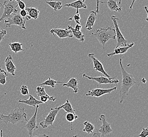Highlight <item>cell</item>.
I'll list each match as a JSON object with an SVG mask.
<instances>
[{
    "mask_svg": "<svg viewBox=\"0 0 148 137\" xmlns=\"http://www.w3.org/2000/svg\"><path fill=\"white\" fill-rule=\"evenodd\" d=\"M120 66L123 76L122 84L120 90V103H123L124 100L128 95L129 90L136 84L138 83L134 78V76L132 74H130L125 71L122 63V58L120 59Z\"/></svg>",
    "mask_w": 148,
    "mask_h": 137,
    "instance_id": "cell-1",
    "label": "cell"
},
{
    "mask_svg": "<svg viewBox=\"0 0 148 137\" xmlns=\"http://www.w3.org/2000/svg\"><path fill=\"white\" fill-rule=\"evenodd\" d=\"M0 120L3 121L5 125L10 123L12 125H19L27 121V114L25 112V109L17 106L12 110L9 114H0Z\"/></svg>",
    "mask_w": 148,
    "mask_h": 137,
    "instance_id": "cell-2",
    "label": "cell"
},
{
    "mask_svg": "<svg viewBox=\"0 0 148 137\" xmlns=\"http://www.w3.org/2000/svg\"><path fill=\"white\" fill-rule=\"evenodd\" d=\"M111 26L108 28H102L97 29L91 34L96 37L99 43L103 46V49L105 50V46L110 39L114 40L116 39V32L114 29Z\"/></svg>",
    "mask_w": 148,
    "mask_h": 137,
    "instance_id": "cell-3",
    "label": "cell"
},
{
    "mask_svg": "<svg viewBox=\"0 0 148 137\" xmlns=\"http://www.w3.org/2000/svg\"><path fill=\"white\" fill-rule=\"evenodd\" d=\"M0 4L2 6L4 9L3 14L0 18V22L5 20L6 18L10 17L12 15L18 12L17 4L15 0L5 1L3 5L1 3H0Z\"/></svg>",
    "mask_w": 148,
    "mask_h": 137,
    "instance_id": "cell-4",
    "label": "cell"
},
{
    "mask_svg": "<svg viewBox=\"0 0 148 137\" xmlns=\"http://www.w3.org/2000/svg\"><path fill=\"white\" fill-rule=\"evenodd\" d=\"M25 17H22L18 13H14L4 20L6 28H10L12 25L19 26L21 29L26 30Z\"/></svg>",
    "mask_w": 148,
    "mask_h": 137,
    "instance_id": "cell-5",
    "label": "cell"
},
{
    "mask_svg": "<svg viewBox=\"0 0 148 137\" xmlns=\"http://www.w3.org/2000/svg\"><path fill=\"white\" fill-rule=\"evenodd\" d=\"M60 109V107L54 108H51V111L49 112V114L40 122V126L42 127V128H47L49 126H52L54 127L53 123L54 122L56 117Z\"/></svg>",
    "mask_w": 148,
    "mask_h": 137,
    "instance_id": "cell-6",
    "label": "cell"
},
{
    "mask_svg": "<svg viewBox=\"0 0 148 137\" xmlns=\"http://www.w3.org/2000/svg\"><path fill=\"white\" fill-rule=\"evenodd\" d=\"M111 20L114 23V30L116 32V37H117V43L116 48L117 47H121V46H125L127 45V40L125 39L123 37V34L120 30L119 26L118 24V20L119 18L114 15L111 16Z\"/></svg>",
    "mask_w": 148,
    "mask_h": 137,
    "instance_id": "cell-7",
    "label": "cell"
},
{
    "mask_svg": "<svg viewBox=\"0 0 148 137\" xmlns=\"http://www.w3.org/2000/svg\"><path fill=\"white\" fill-rule=\"evenodd\" d=\"M38 108L39 106H36L34 114L29 120H27L26 124L24 126V128L27 130L29 136L31 137L32 136L34 131L38 129V126L37 124V113Z\"/></svg>",
    "mask_w": 148,
    "mask_h": 137,
    "instance_id": "cell-8",
    "label": "cell"
},
{
    "mask_svg": "<svg viewBox=\"0 0 148 137\" xmlns=\"http://www.w3.org/2000/svg\"><path fill=\"white\" fill-rule=\"evenodd\" d=\"M99 120L102 122V125L98 129V131L101 137H108L112 132L110 124L106 121V116L104 114H101L99 117Z\"/></svg>",
    "mask_w": 148,
    "mask_h": 137,
    "instance_id": "cell-9",
    "label": "cell"
},
{
    "mask_svg": "<svg viewBox=\"0 0 148 137\" xmlns=\"http://www.w3.org/2000/svg\"><path fill=\"white\" fill-rule=\"evenodd\" d=\"M83 77L84 78H87L89 80H92L95 81L98 83V86H99L100 85L103 84H118L119 83V80H112V79H109L108 77H105L103 76H100V77H89L88 75H87V74L84 73L83 74Z\"/></svg>",
    "mask_w": 148,
    "mask_h": 137,
    "instance_id": "cell-10",
    "label": "cell"
},
{
    "mask_svg": "<svg viewBox=\"0 0 148 137\" xmlns=\"http://www.w3.org/2000/svg\"><path fill=\"white\" fill-rule=\"evenodd\" d=\"M117 89V86L110 89H94L89 90L87 93H86L85 95L94 97H100L106 94H110L112 92L116 91Z\"/></svg>",
    "mask_w": 148,
    "mask_h": 137,
    "instance_id": "cell-11",
    "label": "cell"
},
{
    "mask_svg": "<svg viewBox=\"0 0 148 137\" xmlns=\"http://www.w3.org/2000/svg\"><path fill=\"white\" fill-rule=\"evenodd\" d=\"M88 57L89 58H90L94 64V70L96 71L99 72L100 73H101L102 74L105 75L106 77H108L109 79H113L114 77H111L105 71V69L103 68L102 63L100 62L99 60L95 57V54L94 53H89L88 55Z\"/></svg>",
    "mask_w": 148,
    "mask_h": 137,
    "instance_id": "cell-12",
    "label": "cell"
},
{
    "mask_svg": "<svg viewBox=\"0 0 148 137\" xmlns=\"http://www.w3.org/2000/svg\"><path fill=\"white\" fill-rule=\"evenodd\" d=\"M71 30L69 31V29L67 28L66 29H57L54 28L52 29L50 31V33L52 34L53 35H56L60 39H65L66 37H73V35H71Z\"/></svg>",
    "mask_w": 148,
    "mask_h": 137,
    "instance_id": "cell-13",
    "label": "cell"
},
{
    "mask_svg": "<svg viewBox=\"0 0 148 137\" xmlns=\"http://www.w3.org/2000/svg\"><path fill=\"white\" fill-rule=\"evenodd\" d=\"M4 64L8 72L11 74L13 76H15V72L16 70V68L13 62V57L11 55H9L5 59Z\"/></svg>",
    "mask_w": 148,
    "mask_h": 137,
    "instance_id": "cell-14",
    "label": "cell"
},
{
    "mask_svg": "<svg viewBox=\"0 0 148 137\" xmlns=\"http://www.w3.org/2000/svg\"><path fill=\"white\" fill-rule=\"evenodd\" d=\"M134 46V43L132 42L129 44H127L125 46L117 47L114 49V52L107 54V56L109 57H112L115 55H118V54L121 55V54H125L128 51L129 49H130Z\"/></svg>",
    "mask_w": 148,
    "mask_h": 137,
    "instance_id": "cell-15",
    "label": "cell"
},
{
    "mask_svg": "<svg viewBox=\"0 0 148 137\" xmlns=\"http://www.w3.org/2000/svg\"><path fill=\"white\" fill-rule=\"evenodd\" d=\"M97 12L91 11L90 12V15L87 20L85 25V28L88 31H92V27L94 26L95 21L97 19Z\"/></svg>",
    "mask_w": 148,
    "mask_h": 137,
    "instance_id": "cell-16",
    "label": "cell"
},
{
    "mask_svg": "<svg viewBox=\"0 0 148 137\" xmlns=\"http://www.w3.org/2000/svg\"><path fill=\"white\" fill-rule=\"evenodd\" d=\"M19 103L25 104L27 106L31 107H36V106L40 104H43V103L39 100H37L32 95H29V99H24V100H19L18 101Z\"/></svg>",
    "mask_w": 148,
    "mask_h": 137,
    "instance_id": "cell-17",
    "label": "cell"
},
{
    "mask_svg": "<svg viewBox=\"0 0 148 137\" xmlns=\"http://www.w3.org/2000/svg\"><path fill=\"white\" fill-rule=\"evenodd\" d=\"M85 0H77L71 3L65 4V6L67 7H71L76 9V11H79V9H86L87 6L85 3Z\"/></svg>",
    "mask_w": 148,
    "mask_h": 137,
    "instance_id": "cell-18",
    "label": "cell"
},
{
    "mask_svg": "<svg viewBox=\"0 0 148 137\" xmlns=\"http://www.w3.org/2000/svg\"><path fill=\"white\" fill-rule=\"evenodd\" d=\"M78 83V81L75 77H71L68 82L63 83L62 86H67L68 88L72 89L73 90V92L75 93H77L79 91Z\"/></svg>",
    "mask_w": 148,
    "mask_h": 137,
    "instance_id": "cell-19",
    "label": "cell"
},
{
    "mask_svg": "<svg viewBox=\"0 0 148 137\" xmlns=\"http://www.w3.org/2000/svg\"><path fill=\"white\" fill-rule=\"evenodd\" d=\"M106 3L111 11L121 12L122 11V8L119 6L118 2L116 0H108Z\"/></svg>",
    "mask_w": 148,
    "mask_h": 137,
    "instance_id": "cell-20",
    "label": "cell"
},
{
    "mask_svg": "<svg viewBox=\"0 0 148 137\" xmlns=\"http://www.w3.org/2000/svg\"><path fill=\"white\" fill-rule=\"evenodd\" d=\"M68 29H69L71 31V33H73V36L75 37L77 40H79L81 42H84L85 40V35L83 34V32L79 31H76L74 28L72 27V26H68Z\"/></svg>",
    "mask_w": 148,
    "mask_h": 137,
    "instance_id": "cell-21",
    "label": "cell"
},
{
    "mask_svg": "<svg viewBox=\"0 0 148 137\" xmlns=\"http://www.w3.org/2000/svg\"><path fill=\"white\" fill-rule=\"evenodd\" d=\"M29 17L34 20H36L38 17L40 11L36 8H27L25 9Z\"/></svg>",
    "mask_w": 148,
    "mask_h": 137,
    "instance_id": "cell-22",
    "label": "cell"
},
{
    "mask_svg": "<svg viewBox=\"0 0 148 137\" xmlns=\"http://www.w3.org/2000/svg\"><path fill=\"white\" fill-rule=\"evenodd\" d=\"M9 46L11 48L12 51L14 52L15 54L21 51H25L22 48L23 43L19 42H13L9 43Z\"/></svg>",
    "mask_w": 148,
    "mask_h": 137,
    "instance_id": "cell-23",
    "label": "cell"
},
{
    "mask_svg": "<svg viewBox=\"0 0 148 137\" xmlns=\"http://www.w3.org/2000/svg\"><path fill=\"white\" fill-rule=\"evenodd\" d=\"M60 109H63V110H64L65 111V113H73L75 114V110L73 108L71 103L69 102V99H66V102L63 105L60 106Z\"/></svg>",
    "mask_w": 148,
    "mask_h": 137,
    "instance_id": "cell-24",
    "label": "cell"
},
{
    "mask_svg": "<svg viewBox=\"0 0 148 137\" xmlns=\"http://www.w3.org/2000/svg\"><path fill=\"white\" fill-rule=\"evenodd\" d=\"M83 125L84 126V128L83 129V131L85 132L87 134H92L95 130V126L91 122L88 121H85L83 122Z\"/></svg>",
    "mask_w": 148,
    "mask_h": 137,
    "instance_id": "cell-25",
    "label": "cell"
},
{
    "mask_svg": "<svg viewBox=\"0 0 148 137\" xmlns=\"http://www.w3.org/2000/svg\"><path fill=\"white\" fill-rule=\"evenodd\" d=\"M64 82H62V81H57L56 80H53L51 79V77H49L48 80H46L45 81L43 82L42 83L40 84L38 86H51L53 88H54L56 84L57 83H64Z\"/></svg>",
    "mask_w": 148,
    "mask_h": 137,
    "instance_id": "cell-26",
    "label": "cell"
},
{
    "mask_svg": "<svg viewBox=\"0 0 148 137\" xmlns=\"http://www.w3.org/2000/svg\"><path fill=\"white\" fill-rule=\"evenodd\" d=\"M46 3L53 8L55 11H58L62 8V3L60 1H46Z\"/></svg>",
    "mask_w": 148,
    "mask_h": 137,
    "instance_id": "cell-27",
    "label": "cell"
},
{
    "mask_svg": "<svg viewBox=\"0 0 148 137\" xmlns=\"http://www.w3.org/2000/svg\"><path fill=\"white\" fill-rule=\"evenodd\" d=\"M65 118L66 120L71 123V129L72 130L73 122H74L75 120H76L78 118V116L76 114L73 113H67L66 114Z\"/></svg>",
    "mask_w": 148,
    "mask_h": 137,
    "instance_id": "cell-28",
    "label": "cell"
},
{
    "mask_svg": "<svg viewBox=\"0 0 148 137\" xmlns=\"http://www.w3.org/2000/svg\"><path fill=\"white\" fill-rule=\"evenodd\" d=\"M9 74H8L5 70L0 68V84L4 85L5 84L6 78L8 76Z\"/></svg>",
    "mask_w": 148,
    "mask_h": 137,
    "instance_id": "cell-29",
    "label": "cell"
},
{
    "mask_svg": "<svg viewBox=\"0 0 148 137\" xmlns=\"http://www.w3.org/2000/svg\"><path fill=\"white\" fill-rule=\"evenodd\" d=\"M36 93L37 96L40 97L42 95H47L48 94L46 93L45 91V88L43 86H37L36 89Z\"/></svg>",
    "mask_w": 148,
    "mask_h": 137,
    "instance_id": "cell-30",
    "label": "cell"
},
{
    "mask_svg": "<svg viewBox=\"0 0 148 137\" xmlns=\"http://www.w3.org/2000/svg\"><path fill=\"white\" fill-rule=\"evenodd\" d=\"M20 92L23 95H27L29 94V89L26 85H22L20 89Z\"/></svg>",
    "mask_w": 148,
    "mask_h": 137,
    "instance_id": "cell-31",
    "label": "cell"
},
{
    "mask_svg": "<svg viewBox=\"0 0 148 137\" xmlns=\"http://www.w3.org/2000/svg\"><path fill=\"white\" fill-rule=\"evenodd\" d=\"M143 131L138 135L139 137H147L148 136V128H142Z\"/></svg>",
    "mask_w": 148,
    "mask_h": 137,
    "instance_id": "cell-32",
    "label": "cell"
},
{
    "mask_svg": "<svg viewBox=\"0 0 148 137\" xmlns=\"http://www.w3.org/2000/svg\"><path fill=\"white\" fill-rule=\"evenodd\" d=\"M17 3V6L19 7L21 10H24L25 8V4L21 0H15Z\"/></svg>",
    "mask_w": 148,
    "mask_h": 137,
    "instance_id": "cell-33",
    "label": "cell"
},
{
    "mask_svg": "<svg viewBox=\"0 0 148 137\" xmlns=\"http://www.w3.org/2000/svg\"><path fill=\"white\" fill-rule=\"evenodd\" d=\"M74 19L76 23L80 24V16L79 13V11H76V14L74 15Z\"/></svg>",
    "mask_w": 148,
    "mask_h": 137,
    "instance_id": "cell-34",
    "label": "cell"
},
{
    "mask_svg": "<svg viewBox=\"0 0 148 137\" xmlns=\"http://www.w3.org/2000/svg\"><path fill=\"white\" fill-rule=\"evenodd\" d=\"M6 31L5 30L0 29V43L3 40V39L5 37L6 35Z\"/></svg>",
    "mask_w": 148,
    "mask_h": 137,
    "instance_id": "cell-35",
    "label": "cell"
},
{
    "mask_svg": "<svg viewBox=\"0 0 148 137\" xmlns=\"http://www.w3.org/2000/svg\"><path fill=\"white\" fill-rule=\"evenodd\" d=\"M27 12L25 9L24 10H21V11H20V15L22 17H25L27 16Z\"/></svg>",
    "mask_w": 148,
    "mask_h": 137,
    "instance_id": "cell-36",
    "label": "cell"
},
{
    "mask_svg": "<svg viewBox=\"0 0 148 137\" xmlns=\"http://www.w3.org/2000/svg\"><path fill=\"white\" fill-rule=\"evenodd\" d=\"M96 11L97 12V13H99V3H106L105 2H101L99 0H96Z\"/></svg>",
    "mask_w": 148,
    "mask_h": 137,
    "instance_id": "cell-37",
    "label": "cell"
},
{
    "mask_svg": "<svg viewBox=\"0 0 148 137\" xmlns=\"http://www.w3.org/2000/svg\"><path fill=\"white\" fill-rule=\"evenodd\" d=\"M82 28V26L78 24H76V25L75 26V28H74V29L77 31H81Z\"/></svg>",
    "mask_w": 148,
    "mask_h": 137,
    "instance_id": "cell-38",
    "label": "cell"
},
{
    "mask_svg": "<svg viewBox=\"0 0 148 137\" xmlns=\"http://www.w3.org/2000/svg\"><path fill=\"white\" fill-rule=\"evenodd\" d=\"M31 137H49L48 135H46V134H35L34 136H32Z\"/></svg>",
    "mask_w": 148,
    "mask_h": 137,
    "instance_id": "cell-39",
    "label": "cell"
},
{
    "mask_svg": "<svg viewBox=\"0 0 148 137\" xmlns=\"http://www.w3.org/2000/svg\"><path fill=\"white\" fill-rule=\"evenodd\" d=\"M92 137H101V136H100V134L98 132V133H94V134H92Z\"/></svg>",
    "mask_w": 148,
    "mask_h": 137,
    "instance_id": "cell-40",
    "label": "cell"
},
{
    "mask_svg": "<svg viewBox=\"0 0 148 137\" xmlns=\"http://www.w3.org/2000/svg\"><path fill=\"white\" fill-rule=\"evenodd\" d=\"M144 9H145V11H146V13H147V18H146V20H147V21H148V9H147V6H145L144 7Z\"/></svg>",
    "mask_w": 148,
    "mask_h": 137,
    "instance_id": "cell-41",
    "label": "cell"
},
{
    "mask_svg": "<svg viewBox=\"0 0 148 137\" xmlns=\"http://www.w3.org/2000/svg\"><path fill=\"white\" fill-rule=\"evenodd\" d=\"M136 1H137V0H132V3H131V6H130V10H132V6H133L134 3Z\"/></svg>",
    "mask_w": 148,
    "mask_h": 137,
    "instance_id": "cell-42",
    "label": "cell"
},
{
    "mask_svg": "<svg viewBox=\"0 0 148 137\" xmlns=\"http://www.w3.org/2000/svg\"><path fill=\"white\" fill-rule=\"evenodd\" d=\"M0 137H3V130L1 129L0 131Z\"/></svg>",
    "mask_w": 148,
    "mask_h": 137,
    "instance_id": "cell-43",
    "label": "cell"
},
{
    "mask_svg": "<svg viewBox=\"0 0 148 137\" xmlns=\"http://www.w3.org/2000/svg\"><path fill=\"white\" fill-rule=\"evenodd\" d=\"M142 82H143V83H145V82H146V80H145V77H143V79H142Z\"/></svg>",
    "mask_w": 148,
    "mask_h": 137,
    "instance_id": "cell-44",
    "label": "cell"
},
{
    "mask_svg": "<svg viewBox=\"0 0 148 137\" xmlns=\"http://www.w3.org/2000/svg\"><path fill=\"white\" fill-rule=\"evenodd\" d=\"M121 3V0H119V2H118V4H119V5Z\"/></svg>",
    "mask_w": 148,
    "mask_h": 137,
    "instance_id": "cell-45",
    "label": "cell"
},
{
    "mask_svg": "<svg viewBox=\"0 0 148 137\" xmlns=\"http://www.w3.org/2000/svg\"><path fill=\"white\" fill-rule=\"evenodd\" d=\"M73 137H78V135H75V136H74Z\"/></svg>",
    "mask_w": 148,
    "mask_h": 137,
    "instance_id": "cell-46",
    "label": "cell"
}]
</instances>
